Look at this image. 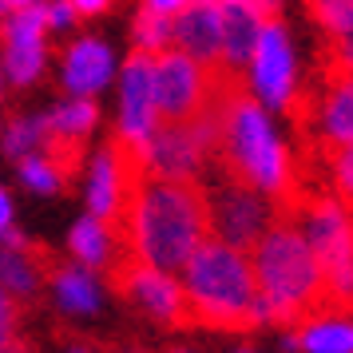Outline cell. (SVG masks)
Returning <instances> with one entry per match:
<instances>
[{"label": "cell", "instance_id": "obj_23", "mask_svg": "<svg viewBox=\"0 0 353 353\" xmlns=\"http://www.w3.org/2000/svg\"><path fill=\"white\" fill-rule=\"evenodd\" d=\"M68 4H72L76 20H96V17H103V12L112 8V0H68Z\"/></svg>", "mask_w": 353, "mask_h": 353}, {"label": "cell", "instance_id": "obj_5", "mask_svg": "<svg viewBox=\"0 0 353 353\" xmlns=\"http://www.w3.org/2000/svg\"><path fill=\"white\" fill-rule=\"evenodd\" d=\"M226 68H203L191 56L167 48L151 56V103L159 123H191L210 108Z\"/></svg>", "mask_w": 353, "mask_h": 353}, {"label": "cell", "instance_id": "obj_21", "mask_svg": "<svg viewBox=\"0 0 353 353\" xmlns=\"http://www.w3.org/2000/svg\"><path fill=\"white\" fill-rule=\"evenodd\" d=\"M20 163V175H24V183H28V187H32V191H40V194H52V191H60V187H56V175H52V167L44 159H40V155H24V159H17Z\"/></svg>", "mask_w": 353, "mask_h": 353}, {"label": "cell", "instance_id": "obj_11", "mask_svg": "<svg viewBox=\"0 0 353 353\" xmlns=\"http://www.w3.org/2000/svg\"><path fill=\"white\" fill-rule=\"evenodd\" d=\"M262 24H266V20L258 17V8L250 0L223 4V68L246 72L250 56H254L258 36H262Z\"/></svg>", "mask_w": 353, "mask_h": 353}, {"label": "cell", "instance_id": "obj_16", "mask_svg": "<svg viewBox=\"0 0 353 353\" xmlns=\"http://www.w3.org/2000/svg\"><path fill=\"white\" fill-rule=\"evenodd\" d=\"M44 119H48V128L60 131V135L88 139L92 128H96V119H99V103L92 96H80V99H72V103H64V108H56L52 115H44Z\"/></svg>", "mask_w": 353, "mask_h": 353}, {"label": "cell", "instance_id": "obj_2", "mask_svg": "<svg viewBox=\"0 0 353 353\" xmlns=\"http://www.w3.org/2000/svg\"><path fill=\"white\" fill-rule=\"evenodd\" d=\"M131 250L147 266L179 274L187 258L210 239V210L203 179H159L143 175L131 194Z\"/></svg>", "mask_w": 353, "mask_h": 353}, {"label": "cell", "instance_id": "obj_26", "mask_svg": "<svg viewBox=\"0 0 353 353\" xmlns=\"http://www.w3.org/2000/svg\"><path fill=\"white\" fill-rule=\"evenodd\" d=\"M262 20H282V0H250Z\"/></svg>", "mask_w": 353, "mask_h": 353}, {"label": "cell", "instance_id": "obj_12", "mask_svg": "<svg viewBox=\"0 0 353 353\" xmlns=\"http://www.w3.org/2000/svg\"><path fill=\"white\" fill-rule=\"evenodd\" d=\"M112 76V52L99 40H76L64 52V88L76 96H92L99 92Z\"/></svg>", "mask_w": 353, "mask_h": 353}, {"label": "cell", "instance_id": "obj_18", "mask_svg": "<svg viewBox=\"0 0 353 353\" xmlns=\"http://www.w3.org/2000/svg\"><path fill=\"white\" fill-rule=\"evenodd\" d=\"M131 40H135V48L147 52V56L167 52L171 48V17H159V12H151V8L139 4L135 24H131Z\"/></svg>", "mask_w": 353, "mask_h": 353}, {"label": "cell", "instance_id": "obj_15", "mask_svg": "<svg viewBox=\"0 0 353 353\" xmlns=\"http://www.w3.org/2000/svg\"><path fill=\"white\" fill-rule=\"evenodd\" d=\"M68 250H72V258L80 262L83 270H96V274L115 258L112 242H108V234H103V226H99L96 219H80V223L72 226V234H68Z\"/></svg>", "mask_w": 353, "mask_h": 353}, {"label": "cell", "instance_id": "obj_10", "mask_svg": "<svg viewBox=\"0 0 353 353\" xmlns=\"http://www.w3.org/2000/svg\"><path fill=\"white\" fill-rule=\"evenodd\" d=\"M119 123L115 128L123 131L128 139L135 143H143L151 139V131H155V103H151V56L139 48H131V56L123 60V83H119Z\"/></svg>", "mask_w": 353, "mask_h": 353}, {"label": "cell", "instance_id": "obj_32", "mask_svg": "<svg viewBox=\"0 0 353 353\" xmlns=\"http://www.w3.org/2000/svg\"><path fill=\"white\" fill-rule=\"evenodd\" d=\"M175 353H183V350H175Z\"/></svg>", "mask_w": 353, "mask_h": 353}, {"label": "cell", "instance_id": "obj_6", "mask_svg": "<svg viewBox=\"0 0 353 353\" xmlns=\"http://www.w3.org/2000/svg\"><path fill=\"white\" fill-rule=\"evenodd\" d=\"M103 286L112 290L115 298L135 302L151 321H159L163 330H194L191 325V305L183 294V282L175 274H163L155 266H147L139 254L115 258L112 266H103Z\"/></svg>", "mask_w": 353, "mask_h": 353}, {"label": "cell", "instance_id": "obj_8", "mask_svg": "<svg viewBox=\"0 0 353 353\" xmlns=\"http://www.w3.org/2000/svg\"><path fill=\"white\" fill-rule=\"evenodd\" d=\"M242 76H246L250 96L262 108H274V112H290L294 108L302 83H298V56H294V44H290V32L282 20H266L262 24L254 56H250Z\"/></svg>", "mask_w": 353, "mask_h": 353}, {"label": "cell", "instance_id": "obj_3", "mask_svg": "<svg viewBox=\"0 0 353 353\" xmlns=\"http://www.w3.org/2000/svg\"><path fill=\"white\" fill-rule=\"evenodd\" d=\"M183 294L191 305V325L210 334H254L266 325L254 286L250 254L219 239H207L183 266Z\"/></svg>", "mask_w": 353, "mask_h": 353}, {"label": "cell", "instance_id": "obj_1", "mask_svg": "<svg viewBox=\"0 0 353 353\" xmlns=\"http://www.w3.org/2000/svg\"><path fill=\"white\" fill-rule=\"evenodd\" d=\"M210 112H214V151L207 163L210 171H223L254 191L270 194L274 210L302 191L290 147L270 128L266 108L250 96L242 72H230V68L223 72Z\"/></svg>", "mask_w": 353, "mask_h": 353}, {"label": "cell", "instance_id": "obj_13", "mask_svg": "<svg viewBox=\"0 0 353 353\" xmlns=\"http://www.w3.org/2000/svg\"><path fill=\"white\" fill-rule=\"evenodd\" d=\"M286 350H310V353H353V321L341 314H321L310 318L302 330L286 337Z\"/></svg>", "mask_w": 353, "mask_h": 353}, {"label": "cell", "instance_id": "obj_28", "mask_svg": "<svg viewBox=\"0 0 353 353\" xmlns=\"http://www.w3.org/2000/svg\"><path fill=\"white\" fill-rule=\"evenodd\" d=\"M99 353H147V350H135V345H108V341H99Z\"/></svg>", "mask_w": 353, "mask_h": 353}, {"label": "cell", "instance_id": "obj_7", "mask_svg": "<svg viewBox=\"0 0 353 353\" xmlns=\"http://www.w3.org/2000/svg\"><path fill=\"white\" fill-rule=\"evenodd\" d=\"M203 191H207V210H210V239L226 242L234 250L250 254V246L278 219L270 194L254 191V187H246L239 179L223 175V171H214V179L203 183Z\"/></svg>", "mask_w": 353, "mask_h": 353}, {"label": "cell", "instance_id": "obj_14", "mask_svg": "<svg viewBox=\"0 0 353 353\" xmlns=\"http://www.w3.org/2000/svg\"><path fill=\"white\" fill-rule=\"evenodd\" d=\"M52 286H56V298H60L64 310H72V314H96V305H99L96 282L88 278V270H83L80 262H72V258H68L64 266L56 270Z\"/></svg>", "mask_w": 353, "mask_h": 353}, {"label": "cell", "instance_id": "obj_24", "mask_svg": "<svg viewBox=\"0 0 353 353\" xmlns=\"http://www.w3.org/2000/svg\"><path fill=\"white\" fill-rule=\"evenodd\" d=\"M0 353H40V350H36L32 337H24L20 330H12V334L0 341Z\"/></svg>", "mask_w": 353, "mask_h": 353}, {"label": "cell", "instance_id": "obj_19", "mask_svg": "<svg viewBox=\"0 0 353 353\" xmlns=\"http://www.w3.org/2000/svg\"><path fill=\"white\" fill-rule=\"evenodd\" d=\"M325 163H330V179H334V199L353 210V143L330 151Z\"/></svg>", "mask_w": 353, "mask_h": 353}, {"label": "cell", "instance_id": "obj_4", "mask_svg": "<svg viewBox=\"0 0 353 353\" xmlns=\"http://www.w3.org/2000/svg\"><path fill=\"white\" fill-rule=\"evenodd\" d=\"M250 270L270 325L302 330L310 318L325 314L321 302V266L310 242L290 219H274L270 230L250 246Z\"/></svg>", "mask_w": 353, "mask_h": 353}, {"label": "cell", "instance_id": "obj_9", "mask_svg": "<svg viewBox=\"0 0 353 353\" xmlns=\"http://www.w3.org/2000/svg\"><path fill=\"white\" fill-rule=\"evenodd\" d=\"M171 44L203 68H223V4L191 0L171 17Z\"/></svg>", "mask_w": 353, "mask_h": 353}, {"label": "cell", "instance_id": "obj_20", "mask_svg": "<svg viewBox=\"0 0 353 353\" xmlns=\"http://www.w3.org/2000/svg\"><path fill=\"white\" fill-rule=\"evenodd\" d=\"M36 139H40V115L36 119H8V135H4V155L8 159H24L36 151Z\"/></svg>", "mask_w": 353, "mask_h": 353}, {"label": "cell", "instance_id": "obj_27", "mask_svg": "<svg viewBox=\"0 0 353 353\" xmlns=\"http://www.w3.org/2000/svg\"><path fill=\"white\" fill-rule=\"evenodd\" d=\"M4 226H12V203H8V194L0 191V230Z\"/></svg>", "mask_w": 353, "mask_h": 353}, {"label": "cell", "instance_id": "obj_17", "mask_svg": "<svg viewBox=\"0 0 353 353\" xmlns=\"http://www.w3.org/2000/svg\"><path fill=\"white\" fill-rule=\"evenodd\" d=\"M0 56H4V68H8V80L17 83V88H24V83H32L40 76L48 48L44 44H12V40H0Z\"/></svg>", "mask_w": 353, "mask_h": 353}, {"label": "cell", "instance_id": "obj_30", "mask_svg": "<svg viewBox=\"0 0 353 353\" xmlns=\"http://www.w3.org/2000/svg\"><path fill=\"white\" fill-rule=\"evenodd\" d=\"M214 4H239V0H214Z\"/></svg>", "mask_w": 353, "mask_h": 353}, {"label": "cell", "instance_id": "obj_25", "mask_svg": "<svg viewBox=\"0 0 353 353\" xmlns=\"http://www.w3.org/2000/svg\"><path fill=\"white\" fill-rule=\"evenodd\" d=\"M143 8H151V12H159V17H175V12H183L191 0H139Z\"/></svg>", "mask_w": 353, "mask_h": 353}, {"label": "cell", "instance_id": "obj_22", "mask_svg": "<svg viewBox=\"0 0 353 353\" xmlns=\"http://www.w3.org/2000/svg\"><path fill=\"white\" fill-rule=\"evenodd\" d=\"M20 318H28V310L20 302H12V298L0 290V341L12 334V330H20Z\"/></svg>", "mask_w": 353, "mask_h": 353}, {"label": "cell", "instance_id": "obj_31", "mask_svg": "<svg viewBox=\"0 0 353 353\" xmlns=\"http://www.w3.org/2000/svg\"><path fill=\"white\" fill-rule=\"evenodd\" d=\"M242 353H250V350H242Z\"/></svg>", "mask_w": 353, "mask_h": 353}, {"label": "cell", "instance_id": "obj_29", "mask_svg": "<svg viewBox=\"0 0 353 353\" xmlns=\"http://www.w3.org/2000/svg\"><path fill=\"white\" fill-rule=\"evenodd\" d=\"M8 12H12V8H8V0H0V20L8 17Z\"/></svg>", "mask_w": 353, "mask_h": 353}]
</instances>
